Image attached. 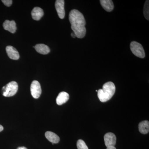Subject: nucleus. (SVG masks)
Returning <instances> with one entry per match:
<instances>
[{
    "instance_id": "obj_20",
    "label": "nucleus",
    "mask_w": 149,
    "mask_h": 149,
    "mask_svg": "<svg viewBox=\"0 0 149 149\" xmlns=\"http://www.w3.org/2000/svg\"><path fill=\"white\" fill-rule=\"evenodd\" d=\"M107 149H116L114 146L107 147Z\"/></svg>"
},
{
    "instance_id": "obj_2",
    "label": "nucleus",
    "mask_w": 149,
    "mask_h": 149,
    "mask_svg": "<svg viewBox=\"0 0 149 149\" xmlns=\"http://www.w3.org/2000/svg\"><path fill=\"white\" fill-rule=\"evenodd\" d=\"M116 87L114 83L108 82L105 83L102 89L97 91V96L99 100L102 102H105L109 100L112 97L115 93Z\"/></svg>"
},
{
    "instance_id": "obj_10",
    "label": "nucleus",
    "mask_w": 149,
    "mask_h": 149,
    "mask_svg": "<svg viewBox=\"0 0 149 149\" xmlns=\"http://www.w3.org/2000/svg\"><path fill=\"white\" fill-rule=\"evenodd\" d=\"M69 99V95L65 92H62L58 94L56 99V103L58 105H61L66 103Z\"/></svg>"
},
{
    "instance_id": "obj_16",
    "label": "nucleus",
    "mask_w": 149,
    "mask_h": 149,
    "mask_svg": "<svg viewBox=\"0 0 149 149\" xmlns=\"http://www.w3.org/2000/svg\"><path fill=\"white\" fill-rule=\"evenodd\" d=\"M149 1H146L144 5L143 13L145 18L147 20L149 19Z\"/></svg>"
},
{
    "instance_id": "obj_13",
    "label": "nucleus",
    "mask_w": 149,
    "mask_h": 149,
    "mask_svg": "<svg viewBox=\"0 0 149 149\" xmlns=\"http://www.w3.org/2000/svg\"><path fill=\"white\" fill-rule=\"evenodd\" d=\"M34 48L37 52L42 54H47L50 52L49 47L44 44H38L36 45Z\"/></svg>"
},
{
    "instance_id": "obj_1",
    "label": "nucleus",
    "mask_w": 149,
    "mask_h": 149,
    "mask_svg": "<svg viewBox=\"0 0 149 149\" xmlns=\"http://www.w3.org/2000/svg\"><path fill=\"white\" fill-rule=\"evenodd\" d=\"M69 19L71 29L76 37L80 39L85 37L86 33V22L83 14L77 10H72L70 13Z\"/></svg>"
},
{
    "instance_id": "obj_19",
    "label": "nucleus",
    "mask_w": 149,
    "mask_h": 149,
    "mask_svg": "<svg viewBox=\"0 0 149 149\" xmlns=\"http://www.w3.org/2000/svg\"><path fill=\"white\" fill-rule=\"evenodd\" d=\"M71 37H72V38H74L75 37H76V35H75V34H74V32H72V33L71 34Z\"/></svg>"
},
{
    "instance_id": "obj_3",
    "label": "nucleus",
    "mask_w": 149,
    "mask_h": 149,
    "mask_svg": "<svg viewBox=\"0 0 149 149\" xmlns=\"http://www.w3.org/2000/svg\"><path fill=\"white\" fill-rule=\"evenodd\" d=\"M18 84L15 81H11L2 89V94L5 97H12L15 95L18 91Z\"/></svg>"
},
{
    "instance_id": "obj_23",
    "label": "nucleus",
    "mask_w": 149,
    "mask_h": 149,
    "mask_svg": "<svg viewBox=\"0 0 149 149\" xmlns=\"http://www.w3.org/2000/svg\"><path fill=\"white\" fill-rule=\"evenodd\" d=\"M96 92H97V91H97V90H96Z\"/></svg>"
},
{
    "instance_id": "obj_6",
    "label": "nucleus",
    "mask_w": 149,
    "mask_h": 149,
    "mask_svg": "<svg viewBox=\"0 0 149 149\" xmlns=\"http://www.w3.org/2000/svg\"><path fill=\"white\" fill-rule=\"evenodd\" d=\"M104 141L107 148L114 146L116 144V137L113 133H108L104 136Z\"/></svg>"
},
{
    "instance_id": "obj_12",
    "label": "nucleus",
    "mask_w": 149,
    "mask_h": 149,
    "mask_svg": "<svg viewBox=\"0 0 149 149\" xmlns=\"http://www.w3.org/2000/svg\"><path fill=\"white\" fill-rule=\"evenodd\" d=\"M46 139L53 144H56L60 141V138L57 135L51 131H47L45 134Z\"/></svg>"
},
{
    "instance_id": "obj_8",
    "label": "nucleus",
    "mask_w": 149,
    "mask_h": 149,
    "mask_svg": "<svg viewBox=\"0 0 149 149\" xmlns=\"http://www.w3.org/2000/svg\"><path fill=\"white\" fill-rule=\"evenodd\" d=\"M6 51L9 57L13 60H18L19 58V53L12 46H8L6 47Z\"/></svg>"
},
{
    "instance_id": "obj_17",
    "label": "nucleus",
    "mask_w": 149,
    "mask_h": 149,
    "mask_svg": "<svg viewBox=\"0 0 149 149\" xmlns=\"http://www.w3.org/2000/svg\"><path fill=\"white\" fill-rule=\"evenodd\" d=\"M77 149H89L85 141L80 139L78 140L77 143Z\"/></svg>"
},
{
    "instance_id": "obj_15",
    "label": "nucleus",
    "mask_w": 149,
    "mask_h": 149,
    "mask_svg": "<svg viewBox=\"0 0 149 149\" xmlns=\"http://www.w3.org/2000/svg\"><path fill=\"white\" fill-rule=\"evenodd\" d=\"M139 132L143 134H147L149 131V122L148 120H144L139 124Z\"/></svg>"
},
{
    "instance_id": "obj_11",
    "label": "nucleus",
    "mask_w": 149,
    "mask_h": 149,
    "mask_svg": "<svg viewBox=\"0 0 149 149\" xmlns=\"http://www.w3.org/2000/svg\"><path fill=\"white\" fill-rule=\"evenodd\" d=\"M44 11L39 7H35L33 8L31 12L32 18L35 20H40L44 15Z\"/></svg>"
},
{
    "instance_id": "obj_21",
    "label": "nucleus",
    "mask_w": 149,
    "mask_h": 149,
    "mask_svg": "<svg viewBox=\"0 0 149 149\" xmlns=\"http://www.w3.org/2000/svg\"><path fill=\"white\" fill-rule=\"evenodd\" d=\"M17 149H27L26 147H18Z\"/></svg>"
},
{
    "instance_id": "obj_14",
    "label": "nucleus",
    "mask_w": 149,
    "mask_h": 149,
    "mask_svg": "<svg viewBox=\"0 0 149 149\" xmlns=\"http://www.w3.org/2000/svg\"><path fill=\"white\" fill-rule=\"evenodd\" d=\"M101 4L104 9L107 12H111L114 8V5L111 0H101Z\"/></svg>"
},
{
    "instance_id": "obj_4",
    "label": "nucleus",
    "mask_w": 149,
    "mask_h": 149,
    "mask_svg": "<svg viewBox=\"0 0 149 149\" xmlns=\"http://www.w3.org/2000/svg\"><path fill=\"white\" fill-rule=\"evenodd\" d=\"M130 49L134 55L140 58L145 57V53L143 46L140 43L133 41L130 45Z\"/></svg>"
},
{
    "instance_id": "obj_5",
    "label": "nucleus",
    "mask_w": 149,
    "mask_h": 149,
    "mask_svg": "<svg viewBox=\"0 0 149 149\" xmlns=\"http://www.w3.org/2000/svg\"><path fill=\"white\" fill-rule=\"evenodd\" d=\"M31 95L33 98L38 99L42 94V89L40 83L37 80H34L32 82L30 86Z\"/></svg>"
},
{
    "instance_id": "obj_22",
    "label": "nucleus",
    "mask_w": 149,
    "mask_h": 149,
    "mask_svg": "<svg viewBox=\"0 0 149 149\" xmlns=\"http://www.w3.org/2000/svg\"><path fill=\"white\" fill-rule=\"evenodd\" d=\"M3 130V127L2 125H0V132H1Z\"/></svg>"
},
{
    "instance_id": "obj_7",
    "label": "nucleus",
    "mask_w": 149,
    "mask_h": 149,
    "mask_svg": "<svg viewBox=\"0 0 149 149\" xmlns=\"http://www.w3.org/2000/svg\"><path fill=\"white\" fill-rule=\"evenodd\" d=\"M65 1L63 0H57L55 2V8L60 18L63 19L65 16L64 9Z\"/></svg>"
},
{
    "instance_id": "obj_18",
    "label": "nucleus",
    "mask_w": 149,
    "mask_h": 149,
    "mask_svg": "<svg viewBox=\"0 0 149 149\" xmlns=\"http://www.w3.org/2000/svg\"><path fill=\"white\" fill-rule=\"evenodd\" d=\"M2 2L5 5L8 7L11 6L13 3V1L12 0H2Z\"/></svg>"
},
{
    "instance_id": "obj_9",
    "label": "nucleus",
    "mask_w": 149,
    "mask_h": 149,
    "mask_svg": "<svg viewBox=\"0 0 149 149\" xmlns=\"http://www.w3.org/2000/svg\"><path fill=\"white\" fill-rule=\"evenodd\" d=\"M3 27L4 29L12 33H15L17 30L16 23L14 20H6L3 24Z\"/></svg>"
}]
</instances>
